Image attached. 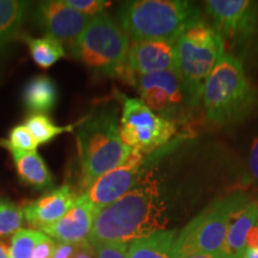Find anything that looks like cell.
Here are the masks:
<instances>
[{
	"mask_svg": "<svg viewBox=\"0 0 258 258\" xmlns=\"http://www.w3.org/2000/svg\"><path fill=\"white\" fill-rule=\"evenodd\" d=\"M166 224V205L159 184L145 176L123 198L97 212L88 241L131 243L164 231Z\"/></svg>",
	"mask_w": 258,
	"mask_h": 258,
	"instance_id": "cell-1",
	"label": "cell"
},
{
	"mask_svg": "<svg viewBox=\"0 0 258 258\" xmlns=\"http://www.w3.org/2000/svg\"><path fill=\"white\" fill-rule=\"evenodd\" d=\"M201 102L208 122L234 124L258 108V88L247 78L239 57L225 54L203 86Z\"/></svg>",
	"mask_w": 258,
	"mask_h": 258,
	"instance_id": "cell-2",
	"label": "cell"
},
{
	"mask_svg": "<svg viewBox=\"0 0 258 258\" xmlns=\"http://www.w3.org/2000/svg\"><path fill=\"white\" fill-rule=\"evenodd\" d=\"M118 124L115 109H101L79 122L77 148L84 191L131 156L133 150L122 141Z\"/></svg>",
	"mask_w": 258,
	"mask_h": 258,
	"instance_id": "cell-3",
	"label": "cell"
},
{
	"mask_svg": "<svg viewBox=\"0 0 258 258\" xmlns=\"http://www.w3.org/2000/svg\"><path fill=\"white\" fill-rule=\"evenodd\" d=\"M120 27L133 41L176 42L191 25L201 21L199 6L184 0H134L117 11Z\"/></svg>",
	"mask_w": 258,
	"mask_h": 258,
	"instance_id": "cell-4",
	"label": "cell"
},
{
	"mask_svg": "<svg viewBox=\"0 0 258 258\" xmlns=\"http://www.w3.org/2000/svg\"><path fill=\"white\" fill-rule=\"evenodd\" d=\"M176 53L177 71L195 108L208 77L226 54L224 42L215 29L201 19L178 37Z\"/></svg>",
	"mask_w": 258,
	"mask_h": 258,
	"instance_id": "cell-5",
	"label": "cell"
},
{
	"mask_svg": "<svg viewBox=\"0 0 258 258\" xmlns=\"http://www.w3.org/2000/svg\"><path fill=\"white\" fill-rule=\"evenodd\" d=\"M129 47L128 35L104 12L90 21L71 55L98 76L122 78Z\"/></svg>",
	"mask_w": 258,
	"mask_h": 258,
	"instance_id": "cell-6",
	"label": "cell"
},
{
	"mask_svg": "<svg viewBox=\"0 0 258 258\" xmlns=\"http://www.w3.org/2000/svg\"><path fill=\"white\" fill-rule=\"evenodd\" d=\"M243 196L244 194L235 192L215 200L196 215L177 234L172 258H188L196 254L220 252L232 212Z\"/></svg>",
	"mask_w": 258,
	"mask_h": 258,
	"instance_id": "cell-7",
	"label": "cell"
},
{
	"mask_svg": "<svg viewBox=\"0 0 258 258\" xmlns=\"http://www.w3.org/2000/svg\"><path fill=\"white\" fill-rule=\"evenodd\" d=\"M118 97L122 102L120 134L131 150L146 156L171 143L177 133V123L157 115L141 99L125 95Z\"/></svg>",
	"mask_w": 258,
	"mask_h": 258,
	"instance_id": "cell-8",
	"label": "cell"
},
{
	"mask_svg": "<svg viewBox=\"0 0 258 258\" xmlns=\"http://www.w3.org/2000/svg\"><path fill=\"white\" fill-rule=\"evenodd\" d=\"M205 9L224 42L225 51L234 53L249 49L258 35V3L250 0H208Z\"/></svg>",
	"mask_w": 258,
	"mask_h": 258,
	"instance_id": "cell-9",
	"label": "cell"
},
{
	"mask_svg": "<svg viewBox=\"0 0 258 258\" xmlns=\"http://www.w3.org/2000/svg\"><path fill=\"white\" fill-rule=\"evenodd\" d=\"M139 99L157 115L177 123L194 108L177 71L132 77Z\"/></svg>",
	"mask_w": 258,
	"mask_h": 258,
	"instance_id": "cell-10",
	"label": "cell"
},
{
	"mask_svg": "<svg viewBox=\"0 0 258 258\" xmlns=\"http://www.w3.org/2000/svg\"><path fill=\"white\" fill-rule=\"evenodd\" d=\"M32 17L46 36L59 42L70 54L92 19L71 8L64 0L40 3Z\"/></svg>",
	"mask_w": 258,
	"mask_h": 258,
	"instance_id": "cell-11",
	"label": "cell"
},
{
	"mask_svg": "<svg viewBox=\"0 0 258 258\" xmlns=\"http://www.w3.org/2000/svg\"><path fill=\"white\" fill-rule=\"evenodd\" d=\"M146 166L145 154L132 151L127 160L103 175L83 194L98 212L133 190L145 178Z\"/></svg>",
	"mask_w": 258,
	"mask_h": 258,
	"instance_id": "cell-12",
	"label": "cell"
},
{
	"mask_svg": "<svg viewBox=\"0 0 258 258\" xmlns=\"http://www.w3.org/2000/svg\"><path fill=\"white\" fill-rule=\"evenodd\" d=\"M177 71L176 42L166 40L133 41L129 47L122 78ZM178 72V71H177Z\"/></svg>",
	"mask_w": 258,
	"mask_h": 258,
	"instance_id": "cell-13",
	"label": "cell"
},
{
	"mask_svg": "<svg viewBox=\"0 0 258 258\" xmlns=\"http://www.w3.org/2000/svg\"><path fill=\"white\" fill-rule=\"evenodd\" d=\"M97 209L84 194L78 196L74 207L55 224L42 228L41 232L56 243L79 244L89 239Z\"/></svg>",
	"mask_w": 258,
	"mask_h": 258,
	"instance_id": "cell-14",
	"label": "cell"
},
{
	"mask_svg": "<svg viewBox=\"0 0 258 258\" xmlns=\"http://www.w3.org/2000/svg\"><path fill=\"white\" fill-rule=\"evenodd\" d=\"M77 200L78 196L70 185L53 189L35 201L24 203L22 207L24 220L41 231L66 215L74 207Z\"/></svg>",
	"mask_w": 258,
	"mask_h": 258,
	"instance_id": "cell-15",
	"label": "cell"
},
{
	"mask_svg": "<svg viewBox=\"0 0 258 258\" xmlns=\"http://www.w3.org/2000/svg\"><path fill=\"white\" fill-rule=\"evenodd\" d=\"M258 219V201L244 195L232 212L226 238L220 250L222 258H241L249 232Z\"/></svg>",
	"mask_w": 258,
	"mask_h": 258,
	"instance_id": "cell-16",
	"label": "cell"
},
{
	"mask_svg": "<svg viewBox=\"0 0 258 258\" xmlns=\"http://www.w3.org/2000/svg\"><path fill=\"white\" fill-rule=\"evenodd\" d=\"M12 157L19 178L24 183L40 191L53 189V175L37 152H15Z\"/></svg>",
	"mask_w": 258,
	"mask_h": 258,
	"instance_id": "cell-17",
	"label": "cell"
},
{
	"mask_svg": "<svg viewBox=\"0 0 258 258\" xmlns=\"http://www.w3.org/2000/svg\"><path fill=\"white\" fill-rule=\"evenodd\" d=\"M59 91L55 83L47 76L29 80L23 90V103L32 115H44L56 105Z\"/></svg>",
	"mask_w": 258,
	"mask_h": 258,
	"instance_id": "cell-18",
	"label": "cell"
},
{
	"mask_svg": "<svg viewBox=\"0 0 258 258\" xmlns=\"http://www.w3.org/2000/svg\"><path fill=\"white\" fill-rule=\"evenodd\" d=\"M176 231L164 230L129 243L128 258H172Z\"/></svg>",
	"mask_w": 258,
	"mask_h": 258,
	"instance_id": "cell-19",
	"label": "cell"
},
{
	"mask_svg": "<svg viewBox=\"0 0 258 258\" xmlns=\"http://www.w3.org/2000/svg\"><path fill=\"white\" fill-rule=\"evenodd\" d=\"M30 4L21 0H0V51L17 37Z\"/></svg>",
	"mask_w": 258,
	"mask_h": 258,
	"instance_id": "cell-20",
	"label": "cell"
},
{
	"mask_svg": "<svg viewBox=\"0 0 258 258\" xmlns=\"http://www.w3.org/2000/svg\"><path fill=\"white\" fill-rule=\"evenodd\" d=\"M25 41L32 59L42 69H49L67 54L59 42L46 35L43 37H27Z\"/></svg>",
	"mask_w": 258,
	"mask_h": 258,
	"instance_id": "cell-21",
	"label": "cell"
},
{
	"mask_svg": "<svg viewBox=\"0 0 258 258\" xmlns=\"http://www.w3.org/2000/svg\"><path fill=\"white\" fill-rule=\"evenodd\" d=\"M78 124L56 125L46 115H31L24 123L38 145L49 143L63 133H70Z\"/></svg>",
	"mask_w": 258,
	"mask_h": 258,
	"instance_id": "cell-22",
	"label": "cell"
},
{
	"mask_svg": "<svg viewBox=\"0 0 258 258\" xmlns=\"http://www.w3.org/2000/svg\"><path fill=\"white\" fill-rule=\"evenodd\" d=\"M24 215L22 207L0 196V237L15 234L22 228Z\"/></svg>",
	"mask_w": 258,
	"mask_h": 258,
	"instance_id": "cell-23",
	"label": "cell"
},
{
	"mask_svg": "<svg viewBox=\"0 0 258 258\" xmlns=\"http://www.w3.org/2000/svg\"><path fill=\"white\" fill-rule=\"evenodd\" d=\"M41 231L21 228L12 235L10 245V258H34L35 246L41 237Z\"/></svg>",
	"mask_w": 258,
	"mask_h": 258,
	"instance_id": "cell-24",
	"label": "cell"
},
{
	"mask_svg": "<svg viewBox=\"0 0 258 258\" xmlns=\"http://www.w3.org/2000/svg\"><path fill=\"white\" fill-rule=\"evenodd\" d=\"M2 145L8 148L11 153L36 152V148L38 147L36 140L24 124L16 125L12 128L9 139L6 141H3Z\"/></svg>",
	"mask_w": 258,
	"mask_h": 258,
	"instance_id": "cell-25",
	"label": "cell"
},
{
	"mask_svg": "<svg viewBox=\"0 0 258 258\" xmlns=\"http://www.w3.org/2000/svg\"><path fill=\"white\" fill-rule=\"evenodd\" d=\"M96 258H128L129 243L102 241L91 244Z\"/></svg>",
	"mask_w": 258,
	"mask_h": 258,
	"instance_id": "cell-26",
	"label": "cell"
},
{
	"mask_svg": "<svg viewBox=\"0 0 258 258\" xmlns=\"http://www.w3.org/2000/svg\"><path fill=\"white\" fill-rule=\"evenodd\" d=\"M64 2L71 8L89 18H95L104 14L105 9L111 4L110 2H104V0H64Z\"/></svg>",
	"mask_w": 258,
	"mask_h": 258,
	"instance_id": "cell-27",
	"label": "cell"
},
{
	"mask_svg": "<svg viewBox=\"0 0 258 258\" xmlns=\"http://www.w3.org/2000/svg\"><path fill=\"white\" fill-rule=\"evenodd\" d=\"M249 176L258 182V137L254 139L249 154Z\"/></svg>",
	"mask_w": 258,
	"mask_h": 258,
	"instance_id": "cell-28",
	"label": "cell"
},
{
	"mask_svg": "<svg viewBox=\"0 0 258 258\" xmlns=\"http://www.w3.org/2000/svg\"><path fill=\"white\" fill-rule=\"evenodd\" d=\"M72 258H96L95 251L88 240L76 244Z\"/></svg>",
	"mask_w": 258,
	"mask_h": 258,
	"instance_id": "cell-29",
	"label": "cell"
},
{
	"mask_svg": "<svg viewBox=\"0 0 258 258\" xmlns=\"http://www.w3.org/2000/svg\"><path fill=\"white\" fill-rule=\"evenodd\" d=\"M74 246H76V244L56 243L55 251H54L51 258H72Z\"/></svg>",
	"mask_w": 258,
	"mask_h": 258,
	"instance_id": "cell-30",
	"label": "cell"
},
{
	"mask_svg": "<svg viewBox=\"0 0 258 258\" xmlns=\"http://www.w3.org/2000/svg\"><path fill=\"white\" fill-rule=\"evenodd\" d=\"M246 249H258V219L247 235Z\"/></svg>",
	"mask_w": 258,
	"mask_h": 258,
	"instance_id": "cell-31",
	"label": "cell"
},
{
	"mask_svg": "<svg viewBox=\"0 0 258 258\" xmlns=\"http://www.w3.org/2000/svg\"><path fill=\"white\" fill-rule=\"evenodd\" d=\"M0 258H10V250L4 241H0Z\"/></svg>",
	"mask_w": 258,
	"mask_h": 258,
	"instance_id": "cell-32",
	"label": "cell"
},
{
	"mask_svg": "<svg viewBox=\"0 0 258 258\" xmlns=\"http://www.w3.org/2000/svg\"><path fill=\"white\" fill-rule=\"evenodd\" d=\"M241 258H258V249H245Z\"/></svg>",
	"mask_w": 258,
	"mask_h": 258,
	"instance_id": "cell-33",
	"label": "cell"
},
{
	"mask_svg": "<svg viewBox=\"0 0 258 258\" xmlns=\"http://www.w3.org/2000/svg\"><path fill=\"white\" fill-rule=\"evenodd\" d=\"M188 258H222L220 252L218 253H209V254H196V256H191Z\"/></svg>",
	"mask_w": 258,
	"mask_h": 258,
	"instance_id": "cell-34",
	"label": "cell"
}]
</instances>
